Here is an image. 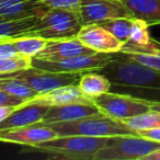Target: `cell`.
<instances>
[{"instance_id":"6da1fadb","label":"cell","mask_w":160,"mask_h":160,"mask_svg":"<svg viewBox=\"0 0 160 160\" xmlns=\"http://www.w3.org/2000/svg\"><path fill=\"white\" fill-rule=\"evenodd\" d=\"M115 137V136H114ZM113 137H90L82 135H58L31 149L46 153L47 158L66 160H94V155L108 146Z\"/></svg>"},{"instance_id":"7a4b0ae2","label":"cell","mask_w":160,"mask_h":160,"mask_svg":"<svg viewBox=\"0 0 160 160\" xmlns=\"http://www.w3.org/2000/svg\"><path fill=\"white\" fill-rule=\"evenodd\" d=\"M99 72L109 78L112 85L160 89V69L139 64L123 53H113L112 59Z\"/></svg>"},{"instance_id":"3957f363","label":"cell","mask_w":160,"mask_h":160,"mask_svg":"<svg viewBox=\"0 0 160 160\" xmlns=\"http://www.w3.org/2000/svg\"><path fill=\"white\" fill-rule=\"evenodd\" d=\"M59 136L82 135L90 137H114L122 135H137V132L129 128L122 121L104 114L87 116L68 122L48 124Z\"/></svg>"},{"instance_id":"277c9868","label":"cell","mask_w":160,"mask_h":160,"mask_svg":"<svg viewBox=\"0 0 160 160\" xmlns=\"http://www.w3.org/2000/svg\"><path fill=\"white\" fill-rule=\"evenodd\" d=\"M82 23L78 11L66 9H47L36 19L32 34L47 41L77 38Z\"/></svg>"},{"instance_id":"5b68a950","label":"cell","mask_w":160,"mask_h":160,"mask_svg":"<svg viewBox=\"0 0 160 160\" xmlns=\"http://www.w3.org/2000/svg\"><path fill=\"white\" fill-rule=\"evenodd\" d=\"M159 147L160 142L139 135L115 136L94 155V160H142Z\"/></svg>"},{"instance_id":"8992f818","label":"cell","mask_w":160,"mask_h":160,"mask_svg":"<svg viewBox=\"0 0 160 160\" xmlns=\"http://www.w3.org/2000/svg\"><path fill=\"white\" fill-rule=\"evenodd\" d=\"M113 54L96 53L91 55H79L62 59H43L33 57L32 66L44 70L55 72L67 73H83L87 71H99L110 62Z\"/></svg>"},{"instance_id":"52a82bcc","label":"cell","mask_w":160,"mask_h":160,"mask_svg":"<svg viewBox=\"0 0 160 160\" xmlns=\"http://www.w3.org/2000/svg\"><path fill=\"white\" fill-rule=\"evenodd\" d=\"M92 100L104 115L118 121H124L150 110L149 101L120 92L109 91Z\"/></svg>"},{"instance_id":"ba28073f","label":"cell","mask_w":160,"mask_h":160,"mask_svg":"<svg viewBox=\"0 0 160 160\" xmlns=\"http://www.w3.org/2000/svg\"><path fill=\"white\" fill-rule=\"evenodd\" d=\"M81 73L55 72V71L44 70V69L30 67L21 71H17L9 77L17 78L25 82L38 93H44L49 90L67 85H77Z\"/></svg>"},{"instance_id":"9c48e42d","label":"cell","mask_w":160,"mask_h":160,"mask_svg":"<svg viewBox=\"0 0 160 160\" xmlns=\"http://www.w3.org/2000/svg\"><path fill=\"white\" fill-rule=\"evenodd\" d=\"M78 14L82 25L102 24L118 18H133L123 0H81Z\"/></svg>"},{"instance_id":"30bf717a","label":"cell","mask_w":160,"mask_h":160,"mask_svg":"<svg viewBox=\"0 0 160 160\" xmlns=\"http://www.w3.org/2000/svg\"><path fill=\"white\" fill-rule=\"evenodd\" d=\"M57 136V132L49 125L38 122L25 126L0 131V142L34 147L38 144L56 138Z\"/></svg>"},{"instance_id":"8fae6325","label":"cell","mask_w":160,"mask_h":160,"mask_svg":"<svg viewBox=\"0 0 160 160\" xmlns=\"http://www.w3.org/2000/svg\"><path fill=\"white\" fill-rule=\"evenodd\" d=\"M77 38L86 46L93 49L97 53H118L122 49L124 44L101 24L82 25Z\"/></svg>"},{"instance_id":"7c38bea8","label":"cell","mask_w":160,"mask_h":160,"mask_svg":"<svg viewBox=\"0 0 160 160\" xmlns=\"http://www.w3.org/2000/svg\"><path fill=\"white\" fill-rule=\"evenodd\" d=\"M25 103H35L46 107H59V105L71 104V103H93L90 99L79 89L78 85H67L49 90L44 93L36 94L34 98L25 101Z\"/></svg>"},{"instance_id":"4fadbf2b","label":"cell","mask_w":160,"mask_h":160,"mask_svg":"<svg viewBox=\"0 0 160 160\" xmlns=\"http://www.w3.org/2000/svg\"><path fill=\"white\" fill-rule=\"evenodd\" d=\"M93 49L86 46L78 38H62V40L48 41L43 51L35 57L43 59H62L79 55H91L96 54Z\"/></svg>"},{"instance_id":"5bb4252c","label":"cell","mask_w":160,"mask_h":160,"mask_svg":"<svg viewBox=\"0 0 160 160\" xmlns=\"http://www.w3.org/2000/svg\"><path fill=\"white\" fill-rule=\"evenodd\" d=\"M97 114L103 113L94 103H71L59 107H49L43 118L42 123L48 125L58 122H68Z\"/></svg>"},{"instance_id":"9a60e30c","label":"cell","mask_w":160,"mask_h":160,"mask_svg":"<svg viewBox=\"0 0 160 160\" xmlns=\"http://www.w3.org/2000/svg\"><path fill=\"white\" fill-rule=\"evenodd\" d=\"M48 9L36 0H0V19L21 20L38 18Z\"/></svg>"},{"instance_id":"2e32d148","label":"cell","mask_w":160,"mask_h":160,"mask_svg":"<svg viewBox=\"0 0 160 160\" xmlns=\"http://www.w3.org/2000/svg\"><path fill=\"white\" fill-rule=\"evenodd\" d=\"M48 108L49 107L46 105L35 104V103H24L0 123V131L42 122Z\"/></svg>"},{"instance_id":"e0dca14e","label":"cell","mask_w":160,"mask_h":160,"mask_svg":"<svg viewBox=\"0 0 160 160\" xmlns=\"http://www.w3.org/2000/svg\"><path fill=\"white\" fill-rule=\"evenodd\" d=\"M132 17L144 20L147 24H160V0H123Z\"/></svg>"},{"instance_id":"ac0fdd59","label":"cell","mask_w":160,"mask_h":160,"mask_svg":"<svg viewBox=\"0 0 160 160\" xmlns=\"http://www.w3.org/2000/svg\"><path fill=\"white\" fill-rule=\"evenodd\" d=\"M77 85L86 96L90 99H94L111 91L112 83L103 73H98V71H87L80 75Z\"/></svg>"},{"instance_id":"d6986e66","label":"cell","mask_w":160,"mask_h":160,"mask_svg":"<svg viewBox=\"0 0 160 160\" xmlns=\"http://www.w3.org/2000/svg\"><path fill=\"white\" fill-rule=\"evenodd\" d=\"M11 40L17 49V53L28 57H35L46 46L48 41L32 33L11 36Z\"/></svg>"},{"instance_id":"ffe728a7","label":"cell","mask_w":160,"mask_h":160,"mask_svg":"<svg viewBox=\"0 0 160 160\" xmlns=\"http://www.w3.org/2000/svg\"><path fill=\"white\" fill-rule=\"evenodd\" d=\"M0 90H3L10 94L24 99L25 101L38 94L25 82L17 78L9 77V76H0Z\"/></svg>"},{"instance_id":"44dd1931","label":"cell","mask_w":160,"mask_h":160,"mask_svg":"<svg viewBox=\"0 0 160 160\" xmlns=\"http://www.w3.org/2000/svg\"><path fill=\"white\" fill-rule=\"evenodd\" d=\"M38 18H28L21 20H3L0 19V36H16L31 33Z\"/></svg>"},{"instance_id":"7402d4cb","label":"cell","mask_w":160,"mask_h":160,"mask_svg":"<svg viewBox=\"0 0 160 160\" xmlns=\"http://www.w3.org/2000/svg\"><path fill=\"white\" fill-rule=\"evenodd\" d=\"M122 122L135 132L142 131V129L160 128V113L149 110L145 113L126 118Z\"/></svg>"},{"instance_id":"603a6c76","label":"cell","mask_w":160,"mask_h":160,"mask_svg":"<svg viewBox=\"0 0 160 160\" xmlns=\"http://www.w3.org/2000/svg\"><path fill=\"white\" fill-rule=\"evenodd\" d=\"M32 67V57L17 54L10 57L0 58V76H7Z\"/></svg>"},{"instance_id":"cb8c5ba5","label":"cell","mask_w":160,"mask_h":160,"mask_svg":"<svg viewBox=\"0 0 160 160\" xmlns=\"http://www.w3.org/2000/svg\"><path fill=\"white\" fill-rule=\"evenodd\" d=\"M133 18H118L102 23V27L115 36L121 42L125 43L128 40Z\"/></svg>"},{"instance_id":"d4e9b609","label":"cell","mask_w":160,"mask_h":160,"mask_svg":"<svg viewBox=\"0 0 160 160\" xmlns=\"http://www.w3.org/2000/svg\"><path fill=\"white\" fill-rule=\"evenodd\" d=\"M152 41L149 34V25L144 20L133 18L128 40L126 42L134 45H147Z\"/></svg>"},{"instance_id":"484cf974","label":"cell","mask_w":160,"mask_h":160,"mask_svg":"<svg viewBox=\"0 0 160 160\" xmlns=\"http://www.w3.org/2000/svg\"><path fill=\"white\" fill-rule=\"evenodd\" d=\"M123 53V52H121ZM131 59L139 62V64L146 65V66L152 67L156 69H160V54L152 53H142V52H127L123 53Z\"/></svg>"},{"instance_id":"4316f807","label":"cell","mask_w":160,"mask_h":160,"mask_svg":"<svg viewBox=\"0 0 160 160\" xmlns=\"http://www.w3.org/2000/svg\"><path fill=\"white\" fill-rule=\"evenodd\" d=\"M49 9H66L78 11L81 0H36Z\"/></svg>"},{"instance_id":"83f0119b","label":"cell","mask_w":160,"mask_h":160,"mask_svg":"<svg viewBox=\"0 0 160 160\" xmlns=\"http://www.w3.org/2000/svg\"><path fill=\"white\" fill-rule=\"evenodd\" d=\"M25 103V100L22 98H19L13 94H10L8 92L0 90V107H12L19 108Z\"/></svg>"},{"instance_id":"f1b7e54d","label":"cell","mask_w":160,"mask_h":160,"mask_svg":"<svg viewBox=\"0 0 160 160\" xmlns=\"http://www.w3.org/2000/svg\"><path fill=\"white\" fill-rule=\"evenodd\" d=\"M17 49L11 40V36H0V58L17 55Z\"/></svg>"},{"instance_id":"f546056e","label":"cell","mask_w":160,"mask_h":160,"mask_svg":"<svg viewBox=\"0 0 160 160\" xmlns=\"http://www.w3.org/2000/svg\"><path fill=\"white\" fill-rule=\"evenodd\" d=\"M137 135L142 136V137H145V138H148V139L156 140V142H160V128H151V129L138 131Z\"/></svg>"},{"instance_id":"4dcf8cb0","label":"cell","mask_w":160,"mask_h":160,"mask_svg":"<svg viewBox=\"0 0 160 160\" xmlns=\"http://www.w3.org/2000/svg\"><path fill=\"white\" fill-rule=\"evenodd\" d=\"M18 108H12V107H0V123L2 122L3 120L8 118L12 112Z\"/></svg>"},{"instance_id":"1f68e13d","label":"cell","mask_w":160,"mask_h":160,"mask_svg":"<svg viewBox=\"0 0 160 160\" xmlns=\"http://www.w3.org/2000/svg\"><path fill=\"white\" fill-rule=\"evenodd\" d=\"M142 160H160V147L150 152L149 155L145 156Z\"/></svg>"},{"instance_id":"d6a6232c","label":"cell","mask_w":160,"mask_h":160,"mask_svg":"<svg viewBox=\"0 0 160 160\" xmlns=\"http://www.w3.org/2000/svg\"><path fill=\"white\" fill-rule=\"evenodd\" d=\"M149 109L160 113V101H149Z\"/></svg>"}]
</instances>
